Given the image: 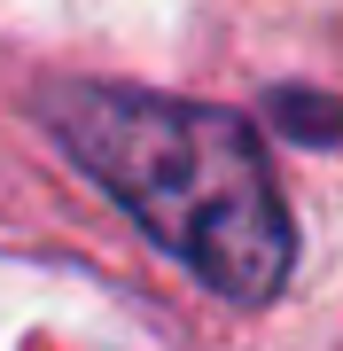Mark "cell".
Wrapping results in <instances>:
<instances>
[{
  "label": "cell",
  "mask_w": 343,
  "mask_h": 351,
  "mask_svg": "<svg viewBox=\"0 0 343 351\" xmlns=\"http://www.w3.org/2000/svg\"><path fill=\"white\" fill-rule=\"evenodd\" d=\"M63 149L86 164L164 250L203 274L211 289L257 304L289 281L296 234L266 172L257 133L203 101L125 94V86H71L47 101Z\"/></svg>",
  "instance_id": "1"
}]
</instances>
